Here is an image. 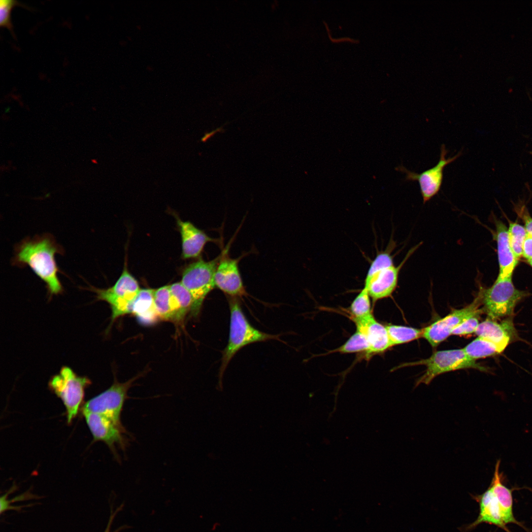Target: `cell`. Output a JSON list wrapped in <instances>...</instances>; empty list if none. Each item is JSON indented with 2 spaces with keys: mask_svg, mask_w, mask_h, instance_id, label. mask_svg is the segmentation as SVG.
Returning <instances> with one entry per match:
<instances>
[{
  "mask_svg": "<svg viewBox=\"0 0 532 532\" xmlns=\"http://www.w3.org/2000/svg\"><path fill=\"white\" fill-rule=\"evenodd\" d=\"M394 265L390 252H379L371 262L365 278H368L379 270Z\"/></svg>",
  "mask_w": 532,
  "mask_h": 532,
  "instance_id": "cell-28",
  "label": "cell"
},
{
  "mask_svg": "<svg viewBox=\"0 0 532 532\" xmlns=\"http://www.w3.org/2000/svg\"><path fill=\"white\" fill-rule=\"evenodd\" d=\"M369 348V345L366 334L361 329L356 328V332L344 344L331 353L349 354L364 352L366 355Z\"/></svg>",
  "mask_w": 532,
  "mask_h": 532,
  "instance_id": "cell-25",
  "label": "cell"
},
{
  "mask_svg": "<svg viewBox=\"0 0 532 532\" xmlns=\"http://www.w3.org/2000/svg\"><path fill=\"white\" fill-rule=\"evenodd\" d=\"M482 314H475L465 320L453 330L451 335H465L475 332L480 323L479 320Z\"/></svg>",
  "mask_w": 532,
  "mask_h": 532,
  "instance_id": "cell-30",
  "label": "cell"
},
{
  "mask_svg": "<svg viewBox=\"0 0 532 532\" xmlns=\"http://www.w3.org/2000/svg\"><path fill=\"white\" fill-rule=\"evenodd\" d=\"M238 260L221 254L215 274V284L230 297L247 295L243 286L238 266Z\"/></svg>",
  "mask_w": 532,
  "mask_h": 532,
  "instance_id": "cell-13",
  "label": "cell"
},
{
  "mask_svg": "<svg viewBox=\"0 0 532 532\" xmlns=\"http://www.w3.org/2000/svg\"><path fill=\"white\" fill-rule=\"evenodd\" d=\"M392 346L422 337L423 330L403 326H386Z\"/></svg>",
  "mask_w": 532,
  "mask_h": 532,
  "instance_id": "cell-24",
  "label": "cell"
},
{
  "mask_svg": "<svg viewBox=\"0 0 532 532\" xmlns=\"http://www.w3.org/2000/svg\"><path fill=\"white\" fill-rule=\"evenodd\" d=\"M529 265L532 267V258L527 261Z\"/></svg>",
  "mask_w": 532,
  "mask_h": 532,
  "instance_id": "cell-34",
  "label": "cell"
},
{
  "mask_svg": "<svg viewBox=\"0 0 532 532\" xmlns=\"http://www.w3.org/2000/svg\"><path fill=\"white\" fill-rule=\"evenodd\" d=\"M421 243L411 248L399 266L393 265L379 270L368 278H365L364 287L367 289L373 303L392 295L397 286L401 268Z\"/></svg>",
  "mask_w": 532,
  "mask_h": 532,
  "instance_id": "cell-12",
  "label": "cell"
},
{
  "mask_svg": "<svg viewBox=\"0 0 532 532\" xmlns=\"http://www.w3.org/2000/svg\"><path fill=\"white\" fill-rule=\"evenodd\" d=\"M153 296L155 309L159 319L172 322L173 314L169 285L154 289Z\"/></svg>",
  "mask_w": 532,
  "mask_h": 532,
  "instance_id": "cell-23",
  "label": "cell"
},
{
  "mask_svg": "<svg viewBox=\"0 0 532 532\" xmlns=\"http://www.w3.org/2000/svg\"><path fill=\"white\" fill-rule=\"evenodd\" d=\"M21 5L20 2L15 0H0V25L12 32V25L10 19V13L12 8L16 5Z\"/></svg>",
  "mask_w": 532,
  "mask_h": 532,
  "instance_id": "cell-29",
  "label": "cell"
},
{
  "mask_svg": "<svg viewBox=\"0 0 532 532\" xmlns=\"http://www.w3.org/2000/svg\"><path fill=\"white\" fill-rule=\"evenodd\" d=\"M91 383L87 377L78 375L66 366H63L59 373L51 378L49 387L64 403L68 424L77 415L84 399L85 389Z\"/></svg>",
  "mask_w": 532,
  "mask_h": 532,
  "instance_id": "cell-7",
  "label": "cell"
},
{
  "mask_svg": "<svg viewBox=\"0 0 532 532\" xmlns=\"http://www.w3.org/2000/svg\"><path fill=\"white\" fill-rule=\"evenodd\" d=\"M463 349L466 355L475 361L500 354L504 351L499 345L481 336H477Z\"/></svg>",
  "mask_w": 532,
  "mask_h": 532,
  "instance_id": "cell-22",
  "label": "cell"
},
{
  "mask_svg": "<svg viewBox=\"0 0 532 532\" xmlns=\"http://www.w3.org/2000/svg\"><path fill=\"white\" fill-rule=\"evenodd\" d=\"M153 293L154 289H141L133 302L131 314L142 323L153 324L160 319L154 305Z\"/></svg>",
  "mask_w": 532,
  "mask_h": 532,
  "instance_id": "cell-21",
  "label": "cell"
},
{
  "mask_svg": "<svg viewBox=\"0 0 532 532\" xmlns=\"http://www.w3.org/2000/svg\"><path fill=\"white\" fill-rule=\"evenodd\" d=\"M424 365L425 372L416 382L415 387L420 384L429 385L437 376L458 369L473 368L486 371L487 369L468 357L464 349L441 350L435 352L430 357L417 362L406 363L402 366Z\"/></svg>",
  "mask_w": 532,
  "mask_h": 532,
  "instance_id": "cell-4",
  "label": "cell"
},
{
  "mask_svg": "<svg viewBox=\"0 0 532 532\" xmlns=\"http://www.w3.org/2000/svg\"><path fill=\"white\" fill-rule=\"evenodd\" d=\"M509 242L512 251L518 259L522 256L523 245L527 235L525 227L517 223L511 222L508 229Z\"/></svg>",
  "mask_w": 532,
  "mask_h": 532,
  "instance_id": "cell-27",
  "label": "cell"
},
{
  "mask_svg": "<svg viewBox=\"0 0 532 532\" xmlns=\"http://www.w3.org/2000/svg\"><path fill=\"white\" fill-rule=\"evenodd\" d=\"M500 464V460H498L495 465L494 475L490 487L497 498L504 523L506 525L513 523L523 527L513 515L512 495L513 490L509 489L502 484L501 479L502 474L500 473L499 471Z\"/></svg>",
  "mask_w": 532,
  "mask_h": 532,
  "instance_id": "cell-19",
  "label": "cell"
},
{
  "mask_svg": "<svg viewBox=\"0 0 532 532\" xmlns=\"http://www.w3.org/2000/svg\"><path fill=\"white\" fill-rule=\"evenodd\" d=\"M481 294L479 291L471 303L459 309H454L445 317L423 329L422 337L435 347L451 335L453 330L469 317L484 312Z\"/></svg>",
  "mask_w": 532,
  "mask_h": 532,
  "instance_id": "cell-9",
  "label": "cell"
},
{
  "mask_svg": "<svg viewBox=\"0 0 532 532\" xmlns=\"http://www.w3.org/2000/svg\"><path fill=\"white\" fill-rule=\"evenodd\" d=\"M138 377L137 376L125 382L115 379L109 388L87 401L83 411L99 414L121 423L120 415L128 398V392Z\"/></svg>",
  "mask_w": 532,
  "mask_h": 532,
  "instance_id": "cell-8",
  "label": "cell"
},
{
  "mask_svg": "<svg viewBox=\"0 0 532 532\" xmlns=\"http://www.w3.org/2000/svg\"><path fill=\"white\" fill-rule=\"evenodd\" d=\"M136 279L125 266L114 285L107 289H98L92 286L89 290L96 293L97 300L107 302L111 310L110 325L119 317L131 313L133 302L140 290Z\"/></svg>",
  "mask_w": 532,
  "mask_h": 532,
  "instance_id": "cell-6",
  "label": "cell"
},
{
  "mask_svg": "<svg viewBox=\"0 0 532 532\" xmlns=\"http://www.w3.org/2000/svg\"><path fill=\"white\" fill-rule=\"evenodd\" d=\"M230 326L228 344L222 351L219 371V383L222 385L224 373L235 354L245 346L256 342L280 339L279 334L262 332L253 327L248 322L237 297H230Z\"/></svg>",
  "mask_w": 532,
  "mask_h": 532,
  "instance_id": "cell-2",
  "label": "cell"
},
{
  "mask_svg": "<svg viewBox=\"0 0 532 532\" xmlns=\"http://www.w3.org/2000/svg\"><path fill=\"white\" fill-rule=\"evenodd\" d=\"M176 221L181 234L183 259L197 258L207 242L214 241L190 222L177 217Z\"/></svg>",
  "mask_w": 532,
  "mask_h": 532,
  "instance_id": "cell-16",
  "label": "cell"
},
{
  "mask_svg": "<svg viewBox=\"0 0 532 532\" xmlns=\"http://www.w3.org/2000/svg\"><path fill=\"white\" fill-rule=\"evenodd\" d=\"M522 256L527 261L532 258V236L528 234L523 245Z\"/></svg>",
  "mask_w": 532,
  "mask_h": 532,
  "instance_id": "cell-31",
  "label": "cell"
},
{
  "mask_svg": "<svg viewBox=\"0 0 532 532\" xmlns=\"http://www.w3.org/2000/svg\"><path fill=\"white\" fill-rule=\"evenodd\" d=\"M521 218L525 224V228L527 234L532 236V218L528 211H524L522 213Z\"/></svg>",
  "mask_w": 532,
  "mask_h": 532,
  "instance_id": "cell-33",
  "label": "cell"
},
{
  "mask_svg": "<svg viewBox=\"0 0 532 532\" xmlns=\"http://www.w3.org/2000/svg\"><path fill=\"white\" fill-rule=\"evenodd\" d=\"M370 297L364 287L355 298L349 307L351 319L361 320L372 315Z\"/></svg>",
  "mask_w": 532,
  "mask_h": 532,
  "instance_id": "cell-26",
  "label": "cell"
},
{
  "mask_svg": "<svg viewBox=\"0 0 532 532\" xmlns=\"http://www.w3.org/2000/svg\"><path fill=\"white\" fill-rule=\"evenodd\" d=\"M512 277L497 278L491 287L480 288L482 308L488 317L500 319L512 316L516 305L529 296V292L515 288Z\"/></svg>",
  "mask_w": 532,
  "mask_h": 532,
  "instance_id": "cell-3",
  "label": "cell"
},
{
  "mask_svg": "<svg viewBox=\"0 0 532 532\" xmlns=\"http://www.w3.org/2000/svg\"><path fill=\"white\" fill-rule=\"evenodd\" d=\"M63 252L54 239L48 234L27 238L18 244L13 264L28 266L46 284L49 296L63 293V288L58 277L59 271L55 255Z\"/></svg>",
  "mask_w": 532,
  "mask_h": 532,
  "instance_id": "cell-1",
  "label": "cell"
},
{
  "mask_svg": "<svg viewBox=\"0 0 532 532\" xmlns=\"http://www.w3.org/2000/svg\"><path fill=\"white\" fill-rule=\"evenodd\" d=\"M221 255L215 259L199 260L189 265L183 271L181 283L191 294L194 303L191 315L197 317L204 299L216 286L215 274Z\"/></svg>",
  "mask_w": 532,
  "mask_h": 532,
  "instance_id": "cell-5",
  "label": "cell"
},
{
  "mask_svg": "<svg viewBox=\"0 0 532 532\" xmlns=\"http://www.w3.org/2000/svg\"><path fill=\"white\" fill-rule=\"evenodd\" d=\"M353 321L356 328L365 332L368 340L369 348L366 357L383 353L392 347L386 326L378 322L372 314Z\"/></svg>",
  "mask_w": 532,
  "mask_h": 532,
  "instance_id": "cell-15",
  "label": "cell"
},
{
  "mask_svg": "<svg viewBox=\"0 0 532 532\" xmlns=\"http://www.w3.org/2000/svg\"><path fill=\"white\" fill-rule=\"evenodd\" d=\"M123 506H124L123 504L120 505V506L118 507V508H117L116 509V510L115 511H112V509L111 508V514H110V517H109V519L107 526H106V527L105 528V530L104 531V532H111V527L113 521L115 517L116 516V514L123 509ZM129 527H130L127 526V525H123V526L119 527L118 529L116 530L115 531L112 532H120L122 530H123L124 529H127V528H129Z\"/></svg>",
  "mask_w": 532,
  "mask_h": 532,
  "instance_id": "cell-32",
  "label": "cell"
},
{
  "mask_svg": "<svg viewBox=\"0 0 532 532\" xmlns=\"http://www.w3.org/2000/svg\"><path fill=\"white\" fill-rule=\"evenodd\" d=\"M447 152L445 146L442 144L441 147L439 160L437 164L420 173L409 170L402 166L397 168L399 171L405 174L406 181L418 182L424 203L430 200L440 190L443 180L444 167L455 161L462 155V152H460L454 157L446 159V156Z\"/></svg>",
  "mask_w": 532,
  "mask_h": 532,
  "instance_id": "cell-11",
  "label": "cell"
},
{
  "mask_svg": "<svg viewBox=\"0 0 532 532\" xmlns=\"http://www.w3.org/2000/svg\"><path fill=\"white\" fill-rule=\"evenodd\" d=\"M495 238L499 264L498 278L503 279L512 276L519 259L516 258L510 246L508 229L502 222L495 221Z\"/></svg>",
  "mask_w": 532,
  "mask_h": 532,
  "instance_id": "cell-17",
  "label": "cell"
},
{
  "mask_svg": "<svg viewBox=\"0 0 532 532\" xmlns=\"http://www.w3.org/2000/svg\"><path fill=\"white\" fill-rule=\"evenodd\" d=\"M475 334L492 341L505 349L508 345L518 339L512 316L502 320L488 317L479 323Z\"/></svg>",
  "mask_w": 532,
  "mask_h": 532,
  "instance_id": "cell-14",
  "label": "cell"
},
{
  "mask_svg": "<svg viewBox=\"0 0 532 532\" xmlns=\"http://www.w3.org/2000/svg\"><path fill=\"white\" fill-rule=\"evenodd\" d=\"M82 412L94 440L104 442L114 456L119 458L116 446L125 450L128 442L126 437L127 431L122 423L99 414L86 411Z\"/></svg>",
  "mask_w": 532,
  "mask_h": 532,
  "instance_id": "cell-10",
  "label": "cell"
},
{
  "mask_svg": "<svg viewBox=\"0 0 532 532\" xmlns=\"http://www.w3.org/2000/svg\"><path fill=\"white\" fill-rule=\"evenodd\" d=\"M170 304L173 314L172 322L177 326L184 324L186 316L191 313L193 299L189 291L181 282L169 285Z\"/></svg>",
  "mask_w": 532,
  "mask_h": 532,
  "instance_id": "cell-20",
  "label": "cell"
},
{
  "mask_svg": "<svg viewBox=\"0 0 532 532\" xmlns=\"http://www.w3.org/2000/svg\"><path fill=\"white\" fill-rule=\"evenodd\" d=\"M475 498L479 504V514L477 519L467 529H472L481 523H487L496 525L506 532H510L503 520L498 500L490 487Z\"/></svg>",
  "mask_w": 532,
  "mask_h": 532,
  "instance_id": "cell-18",
  "label": "cell"
}]
</instances>
